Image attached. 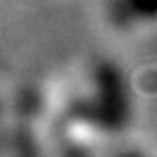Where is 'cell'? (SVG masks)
<instances>
[{
  "label": "cell",
  "instance_id": "1",
  "mask_svg": "<svg viewBox=\"0 0 157 157\" xmlns=\"http://www.w3.org/2000/svg\"><path fill=\"white\" fill-rule=\"evenodd\" d=\"M99 113H102V121L110 124V127H119L127 119L124 88H121L119 75L110 66H102L99 69Z\"/></svg>",
  "mask_w": 157,
  "mask_h": 157
},
{
  "label": "cell",
  "instance_id": "2",
  "mask_svg": "<svg viewBox=\"0 0 157 157\" xmlns=\"http://www.w3.org/2000/svg\"><path fill=\"white\" fill-rule=\"evenodd\" d=\"M124 3L135 17H157V0H124Z\"/></svg>",
  "mask_w": 157,
  "mask_h": 157
},
{
  "label": "cell",
  "instance_id": "3",
  "mask_svg": "<svg viewBox=\"0 0 157 157\" xmlns=\"http://www.w3.org/2000/svg\"><path fill=\"white\" fill-rule=\"evenodd\" d=\"M124 157H135V155H124Z\"/></svg>",
  "mask_w": 157,
  "mask_h": 157
}]
</instances>
